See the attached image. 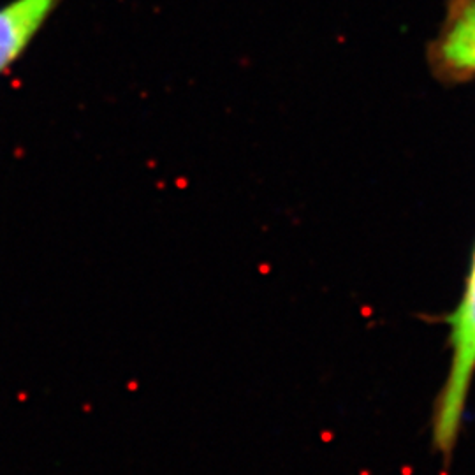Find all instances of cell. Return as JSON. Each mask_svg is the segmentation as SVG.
I'll use <instances>...</instances> for the list:
<instances>
[{"label":"cell","instance_id":"6da1fadb","mask_svg":"<svg viewBox=\"0 0 475 475\" xmlns=\"http://www.w3.org/2000/svg\"><path fill=\"white\" fill-rule=\"evenodd\" d=\"M445 321L449 324L451 357L433 408L431 442L443 461H449L461 433L475 377V250L463 294Z\"/></svg>","mask_w":475,"mask_h":475},{"label":"cell","instance_id":"7a4b0ae2","mask_svg":"<svg viewBox=\"0 0 475 475\" xmlns=\"http://www.w3.org/2000/svg\"><path fill=\"white\" fill-rule=\"evenodd\" d=\"M63 0H9L0 5V76L14 65Z\"/></svg>","mask_w":475,"mask_h":475},{"label":"cell","instance_id":"3957f363","mask_svg":"<svg viewBox=\"0 0 475 475\" xmlns=\"http://www.w3.org/2000/svg\"><path fill=\"white\" fill-rule=\"evenodd\" d=\"M435 63L452 79L475 74V0H452L435 48Z\"/></svg>","mask_w":475,"mask_h":475}]
</instances>
